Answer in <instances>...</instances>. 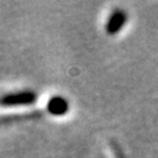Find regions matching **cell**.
I'll return each instance as SVG.
<instances>
[{"label": "cell", "instance_id": "1", "mask_svg": "<svg viewBox=\"0 0 158 158\" xmlns=\"http://www.w3.org/2000/svg\"><path fill=\"white\" fill-rule=\"evenodd\" d=\"M38 100V95L34 90L25 89V90L6 93L0 96V106L6 108L13 107H27L35 103Z\"/></svg>", "mask_w": 158, "mask_h": 158}, {"label": "cell", "instance_id": "2", "mask_svg": "<svg viewBox=\"0 0 158 158\" xmlns=\"http://www.w3.org/2000/svg\"><path fill=\"white\" fill-rule=\"evenodd\" d=\"M127 21H128L127 13L123 10L116 8L108 18V21L106 23V32L108 35H115L124 27Z\"/></svg>", "mask_w": 158, "mask_h": 158}, {"label": "cell", "instance_id": "3", "mask_svg": "<svg viewBox=\"0 0 158 158\" xmlns=\"http://www.w3.org/2000/svg\"><path fill=\"white\" fill-rule=\"evenodd\" d=\"M69 110V103L62 96H53L47 102V111L53 116H63Z\"/></svg>", "mask_w": 158, "mask_h": 158}, {"label": "cell", "instance_id": "4", "mask_svg": "<svg viewBox=\"0 0 158 158\" xmlns=\"http://www.w3.org/2000/svg\"><path fill=\"white\" fill-rule=\"evenodd\" d=\"M41 116V113L40 111H34V113L29 114V115H23V116H11V117H2L0 118V125L5 124V123H11V121H14V119H27V118H38Z\"/></svg>", "mask_w": 158, "mask_h": 158}, {"label": "cell", "instance_id": "5", "mask_svg": "<svg viewBox=\"0 0 158 158\" xmlns=\"http://www.w3.org/2000/svg\"><path fill=\"white\" fill-rule=\"evenodd\" d=\"M110 145H111V149H113V152L115 153L116 158H125L124 152L122 151V149L119 148V145L116 143V142L111 141L110 142Z\"/></svg>", "mask_w": 158, "mask_h": 158}]
</instances>
